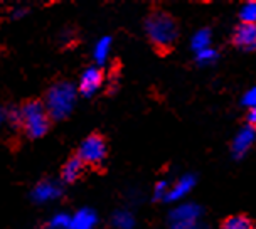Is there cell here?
<instances>
[{
	"instance_id": "3",
	"label": "cell",
	"mask_w": 256,
	"mask_h": 229,
	"mask_svg": "<svg viewBox=\"0 0 256 229\" xmlns=\"http://www.w3.org/2000/svg\"><path fill=\"white\" fill-rule=\"evenodd\" d=\"M145 32L155 48L170 49L179 38L177 22L166 12H152L145 19Z\"/></svg>"
},
{
	"instance_id": "13",
	"label": "cell",
	"mask_w": 256,
	"mask_h": 229,
	"mask_svg": "<svg viewBox=\"0 0 256 229\" xmlns=\"http://www.w3.org/2000/svg\"><path fill=\"white\" fill-rule=\"evenodd\" d=\"M112 48H113V39L112 36H103L94 42L93 46V61L94 66L102 68L104 62L110 59V54H112Z\"/></svg>"
},
{
	"instance_id": "9",
	"label": "cell",
	"mask_w": 256,
	"mask_h": 229,
	"mask_svg": "<svg viewBox=\"0 0 256 229\" xmlns=\"http://www.w3.org/2000/svg\"><path fill=\"white\" fill-rule=\"evenodd\" d=\"M84 168L86 166L83 162H81L80 158L76 157V155H72V157H70L66 160V162L62 164L61 167V176H59V180L64 184H74L76 180H80L81 176L84 174Z\"/></svg>"
},
{
	"instance_id": "18",
	"label": "cell",
	"mask_w": 256,
	"mask_h": 229,
	"mask_svg": "<svg viewBox=\"0 0 256 229\" xmlns=\"http://www.w3.org/2000/svg\"><path fill=\"white\" fill-rule=\"evenodd\" d=\"M222 229H253V224L244 216H232L226 219V222L222 224Z\"/></svg>"
},
{
	"instance_id": "8",
	"label": "cell",
	"mask_w": 256,
	"mask_h": 229,
	"mask_svg": "<svg viewBox=\"0 0 256 229\" xmlns=\"http://www.w3.org/2000/svg\"><path fill=\"white\" fill-rule=\"evenodd\" d=\"M100 218L98 212L91 208H81L74 214H71L70 229H96Z\"/></svg>"
},
{
	"instance_id": "15",
	"label": "cell",
	"mask_w": 256,
	"mask_h": 229,
	"mask_svg": "<svg viewBox=\"0 0 256 229\" xmlns=\"http://www.w3.org/2000/svg\"><path fill=\"white\" fill-rule=\"evenodd\" d=\"M190 46L196 52L204 51V49L211 48V30L209 29H200L192 36Z\"/></svg>"
},
{
	"instance_id": "22",
	"label": "cell",
	"mask_w": 256,
	"mask_h": 229,
	"mask_svg": "<svg viewBox=\"0 0 256 229\" xmlns=\"http://www.w3.org/2000/svg\"><path fill=\"white\" fill-rule=\"evenodd\" d=\"M243 104H246V106H250V108L256 106V86L246 91V94L243 96Z\"/></svg>"
},
{
	"instance_id": "14",
	"label": "cell",
	"mask_w": 256,
	"mask_h": 229,
	"mask_svg": "<svg viewBox=\"0 0 256 229\" xmlns=\"http://www.w3.org/2000/svg\"><path fill=\"white\" fill-rule=\"evenodd\" d=\"M112 226L115 229H135L136 219L128 209H116L112 214Z\"/></svg>"
},
{
	"instance_id": "20",
	"label": "cell",
	"mask_w": 256,
	"mask_h": 229,
	"mask_svg": "<svg viewBox=\"0 0 256 229\" xmlns=\"http://www.w3.org/2000/svg\"><path fill=\"white\" fill-rule=\"evenodd\" d=\"M196 58H198V61L200 64H211L218 59V52L214 51V49L208 48V49H204V51L196 52Z\"/></svg>"
},
{
	"instance_id": "16",
	"label": "cell",
	"mask_w": 256,
	"mask_h": 229,
	"mask_svg": "<svg viewBox=\"0 0 256 229\" xmlns=\"http://www.w3.org/2000/svg\"><path fill=\"white\" fill-rule=\"evenodd\" d=\"M71 214L68 212H56L46 221L44 229H70Z\"/></svg>"
},
{
	"instance_id": "10",
	"label": "cell",
	"mask_w": 256,
	"mask_h": 229,
	"mask_svg": "<svg viewBox=\"0 0 256 229\" xmlns=\"http://www.w3.org/2000/svg\"><path fill=\"white\" fill-rule=\"evenodd\" d=\"M194 186H196V177L192 176V174L182 176L176 184L170 186V189H168L164 200H166V202H177V200L184 199L186 196L194 189Z\"/></svg>"
},
{
	"instance_id": "12",
	"label": "cell",
	"mask_w": 256,
	"mask_h": 229,
	"mask_svg": "<svg viewBox=\"0 0 256 229\" xmlns=\"http://www.w3.org/2000/svg\"><path fill=\"white\" fill-rule=\"evenodd\" d=\"M254 138H256V130H253L251 126L241 128L238 132V135L234 136V140H232V154H234V157H243V155H246V152L253 146Z\"/></svg>"
},
{
	"instance_id": "2",
	"label": "cell",
	"mask_w": 256,
	"mask_h": 229,
	"mask_svg": "<svg viewBox=\"0 0 256 229\" xmlns=\"http://www.w3.org/2000/svg\"><path fill=\"white\" fill-rule=\"evenodd\" d=\"M20 130L30 140H39L48 135L51 128V118H49L46 106L40 100H29L20 104Z\"/></svg>"
},
{
	"instance_id": "4",
	"label": "cell",
	"mask_w": 256,
	"mask_h": 229,
	"mask_svg": "<svg viewBox=\"0 0 256 229\" xmlns=\"http://www.w3.org/2000/svg\"><path fill=\"white\" fill-rule=\"evenodd\" d=\"M108 155V145L106 140L98 134H91L86 138L81 140L78 146L76 157L84 164V166H100L104 162Z\"/></svg>"
},
{
	"instance_id": "26",
	"label": "cell",
	"mask_w": 256,
	"mask_h": 229,
	"mask_svg": "<svg viewBox=\"0 0 256 229\" xmlns=\"http://www.w3.org/2000/svg\"><path fill=\"white\" fill-rule=\"evenodd\" d=\"M4 123H7V114H6V108L0 106V128H2Z\"/></svg>"
},
{
	"instance_id": "5",
	"label": "cell",
	"mask_w": 256,
	"mask_h": 229,
	"mask_svg": "<svg viewBox=\"0 0 256 229\" xmlns=\"http://www.w3.org/2000/svg\"><path fill=\"white\" fill-rule=\"evenodd\" d=\"M64 187L58 178H42L30 189V200L38 206L51 204L62 196Z\"/></svg>"
},
{
	"instance_id": "23",
	"label": "cell",
	"mask_w": 256,
	"mask_h": 229,
	"mask_svg": "<svg viewBox=\"0 0 256 229\" xmlns=\"http://www.w3.org/2000/svg\"><path fill=\"white\" fill-rule=\"evenodd\" d=\"M170 229H200L198 222H170Z\"/></svg>"
},
{
	"instance_id": "6",
	"label": "cell",
	"mask_w": 256,
	"mask_h": 229,
	"mask_svg": "<svg viewBox=\"0 0 256 229\" xmlns=\"http://www.w3.org/2000/svg\"><path fill=\"white\" fill-rule=\"evenodd\" d=\"M104 81L103 70L98 66H90L81 72L80 81L76 84L78 94L83 98H93L94 94H98V91L102 90Z\"/></svg>"
},
{
	"instance_id": "17",
	"label": "cell",
	"mask_w": 256,
	"mask_h": 229,
	"mask_svg": "<svg viewBox=\"0 0 256 229\" xmlns=\"http://www.w3.org/2000/svg\"><path fill=\"white\" fill-rule=\"evenodd\" d=\"M241 24H256V2H246L240 10Z\"/></svg>"
},
{
	"instance_id": "19",
	"label": "cell",
	"mask_w": 256,
	"mask_h": 229,
	"mask_svg": "<svg viewBox=\"0 0 256 229\" xmlns=\"http://www.w3.org/2000/svg\"><path fill=\"white\" fill-rule=\"evenodd\" d=\"M7 114V123L14 128H20V108L19 106H12L6 110Z\"/></svg>"
},
{
	"instance_id": "1",
	"label": "cell",
	"mask_w": 256,
	"mask_h": 229,
	"mask_svg": "<svg viewBox=\"0 0 256 229\" xmlns=\"http://www.w3.org/2000/svg\"><path fill=\"white\" fill-rule=\"evenodd\" d=\"M78 96L80 94H78L76 84L70 83V81H58V83L49 86L42 103L51 122L66 120L72 113V110L76 108Z\"/></svg>"
},
{
	"instance_id": "25",
	"label": "cell",
	"mask_w": 256,
	"mask_h": 229,
	"mask_svg": "<svg viewBox=\"0 0 256 229\" xmlns=\"http://www.w3.org/2000/svg\"><path fill=\"white\" fill-rule=\"evenodd\" d=\"M248 123H250V126L253 128V130H256V106H254V108H250Z\"/></svg>"
},
{
	"instance_id": "21",
	"label": "cell",
	"mask_w": 256,
	"mask_h": 229,
	"mask_svg": "<svg viewBox=\"0 0 256 229\" xmlns=\"http://www.w3.org/2000/svg\"><path fill=\"white\" fill-rule=\"evenodd\" d=\"M168 189H170V184H168L167 180L157 182V184H155V187H154V199L155 200H164V199H166Z\"/></svg>"
},
{
	"instance_id": "11",
	"label": "cell",
	"mask_w": 256,
	"mask_h": 229,
	"mask_svg": "<svg viewBox=\"0 0 256 229\" xmlns=\"http://www.w3.org/2000/svg\"><path fill=\"white\" fill-rule=\"evenodd\" d=\"M234 44L244 51L256 49V24H240L234 30Z\"/></svg>"
},
{
	"instance_id": "7",
	"label": "cell",
	"mask_w": 256,
	"mask_h": 229,
	"mask_svg": "<svg viewBox=\"0 0 256 229\" xmlns=\"http://www.w3.org/2000/svg\"><path fill=\"white\" fill-rule=\"evenodd\" d=\"M200 209L198 204L186 202L179 204L168 214V224L170 222H198L200 218Z\"/></svg>"
},
{
	"instance_id": "24",
	"label": "cell",
	"mask_w": 256,
	"mask_h": 229,
	"mask_svg": "<svg viewBox=\"0 0 256 229\" xmlns=\"http://www.w3.org/2000/svg\"><path fill=\"white\" fill-rule=\"evenodd\" d=\"M27 8L26 7H17V8H14L12 10V14H10V17L14 20H19V19H22V17H26L27 16Z\"/></svg>"
}]
</instances>
